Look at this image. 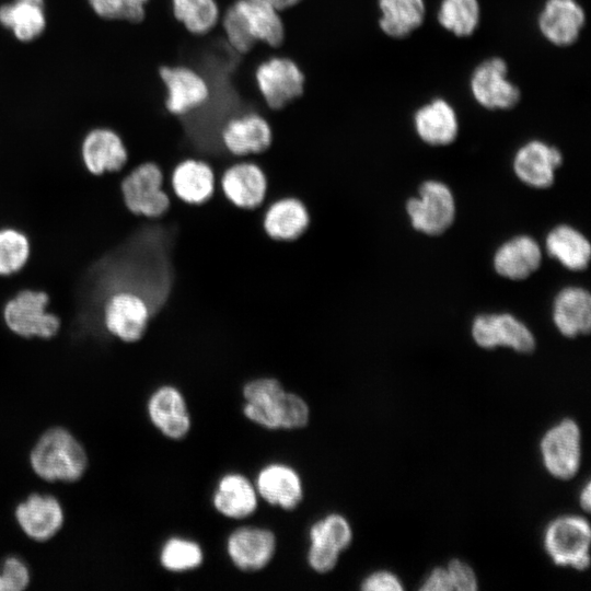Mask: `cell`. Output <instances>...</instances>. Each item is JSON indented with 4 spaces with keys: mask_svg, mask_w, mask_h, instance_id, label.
<instances>
[{
    "mask_svg": "<svg viewBox=\"0 0 591 591\" xmlns=\"http://www.w3.org/2000/svg\"><path fill=\"white\" fill-rule=\"evenodd\" d=\"M30 463L34 473L46 482L72 483L88 467V455L80 441L67 429L45 431L33 447Z\"/></svg>",
    "mask_w": 591,
    "mask_h": 591,
    "instance_id": "cell-1",
    "label": "cell"
},
{
    "mask_svg": "<svg viewBox=\"0 0 591 591\" xmlns=\"http://www.w3.org/2000/svg\"><path fill=\"white\" fill-rule=\"evenodd\" d=\"M163 172L157 162L138 163L120 182L126 208L137 216L160 218L170 208V198L163 189Z\"/></svg>",
    "mask_w": 591,
    "mask_h": 591,
    "instance_id": "cell-2",
    "label": "cell"
},
{
    "mask_svg": "<svg viewBox=\"0 0 591 591\" xmlns=\"http://www.w3.org/2000/svg\"><path fill=\"white\" fill-rule=\"evenodd\" d=\"M254 80L266 106L275 111L301 97L306 82L302 68L287 56H271L260 61Z\"/></svg>",
    "mask_w": 591,
    "mask_h": 591,
    "instance_id": "cell-3",
    "label": "cell"
},
{
    "mask_svg": "<svg viewBox=\"0 0 591 591\" xmlns=\"http://www.w3.org/2000/svg\"><path fill=\"white\" fill-rule=\"evenodd\" d=\"M49 298L43 290L23 289L7 301L3 318L8 328L24 338H51L60 327L57 315L47 310Z\"/></svg>",
    "mask_w": 591,
    "mask_h": 591,
    "instance_id": "cell-4",
    "label": "cell"
},
{
    "mask_svg": "<svg viewBox=\"0 0 591 591\" xmlns=\"http://www.w3.org/2000/svg\"><path fill=\"white\" fill-rule=\"evenodd\" d=\"M159 77L165 88V109L173 116H186L202 107L210 99L209 82L189 66H162Z\"/></svg>",
    "mask_w": 591,
    "mask_h": 591,
    "instance_id": "cell-5",
    "label": "cell"
},
{
    "mask_svg": "<svg viewBox=\"0 0 591 591\" xmlns=\"http://www.w3.org/2000/svg\"><path fill=\"white\" fill-rule=\"evenodd\" d=\"M406 210L414 229L428 235H439L453 223L455 202L445 184L427 181L419 187V197L407 201Z\"/></svg>",
    "mask_w": 591,
    "mask_h": 591,
    "instance_id": "cell-6",
    "label": "cell"
},
{
    "mask_svg": "<svg viewBox=\"0 0 591 591\" xmlns=\"http://www.w3.org/2000/svg\"><path fill=\"white\" fill-rule=\"evenodd\" d=\"M152 316L147 301L131 291H119L103 306V324L107 333L123 343H138L147 333Z\"/></svg>",
    "mask_w": 591,
    "mask_h": 591,
    "instance_id": "cell-7",
    "label": "cell"
},
{
    "mask_svg": "<svg viewBox=\"0 0 591 591\" xmlns=\"http://www.w3.org/2000/svg\"><path fill=\"white\" fill-rule=\"evenodd\" d=\"M545 547L557 565H570L579 570L589 566L590 526L580 517H561L545 532Z\"/></svg>",
    "mask_w": 591,
    "mask_h": 591,
    "instance_id": "cell-8",
    "label": "cell"
},
{
    "mask_svg": "<svg viewBox=\"0 0 591 591\" xmlns=\"http://www.w3.org/2000/svg\"><path fill=\"white\" fill-rule=\"evenodd\" d=\"M80 157L88 172L102 175L123 170L128 162V149L117 129L95 126L82 136Z\"/></svg>",
    "mask_w": 591,
    "mask_h": 591,
    "instance_id": "cell-9",
    "label": "cell"
},
{
    "mask_svg": "<svg viewBox=\"0 0 591 591\" xmlns=\"http://www.w3.org/2000/svg\"><path fill=\"white\" fill-rule=\"evenodd\" d=\"M508 67L499 57L479 63L471 78L476 102L488 109H509L520 101V90L507 79Z\"/></svg>",
    "mask_w": 591,
    "mask_h": 591,
    "instance_id": "cell-10",
    "label": "cell"
},
{
    "mask_svg": "<svg viewBox=\"0 0 591 591\" xmlns=\"http://www.w3.org/2000/svg\"><path fill=\"white\" fill-rule=\"evenodd\" d=\"M472 336L478 346L486 349L507 346L529 354L535 347L530 329L508 313L478 315L472 325Z\"/></svg>",
    "mask_w": 591,
    "mask_h": 591,
    "instance_id": "cell-11",
    "label": "cell"
},
{
    "mask_svg": "<svg viewBox=\"0 0 591 591\" xmlns=\"http://www.w3.org/2000/svg\"><path fill=\"white\" fill-rule=\"evenodd\" d=\"M543 461L548 472L558 478L572 477L580 464V430L571 419L549 429L542 439Z\"/></svg>",
    "mask_w": 591,
    "mask_h": 591,
    "instance_id": "cell-12",
    "label": "cell"
},
{
    "mask_svg": "<svg viewBox=\"0 0 591 591\" xmlns=\"http://www.w3.org/2000/svg\"><path fill=\"white\" fill-rule=\"evenodd\" d=\"M223 147L237 157L266 151L273 141L269 121L259 113L246 112L228 119L221 128Z\"/></svg>",
    "mask_w": 591,
    "mask_h": 591,
    "instance_id": "cell-13",
    "label": "cell"
},
{
    "mask_svg": "<svg viewBox=\"0 0 591 591\" xmlns=\"http://www.w3.org/2000/svg\"><path fill=\"white\" fill-rule=\"evenodd\" d=\"M277 547L275 534L264 528L241 526L227 540V553L242 571H258L273 559Z\"/></svg>",
    "mask_w": 591,
    "mask_h": 591,
    "instance_id": "cell-14",
    "label": "cell"
},
{
    "mask_svg": "<svg viewBox=\"0 0 591 591\" xmlns=\"http://www.w3.org/2000/svg\"><path fill=\"white\" fill-rule=\"evenodd\" d=\"M23 533L37 542L48 541L62 528L65 512L60 501L50 495L32 494L14 511Z\"/></svg>",
    "mask_w": 591,
    "mask_h": 591,
    "instance_id": "cell-15",
    "label": "cell"
},
{
    "mask_svg": "<svg viewBox=\"0 0 591 591\" xmlns=\"http://www.w3.org/2000/svg\"><path fill=\"white\" fill-rule=\"evenodd\" d=\"M147 410L153 426L173 440L185 438L192 427L186 401L172 385L158 387L149 397Z\"/></svg>",
    "mask_w": 591,
    "mask_h": 591,
    "instance_id": "cell-16",
    "label": "cell"
},
{
    "mask_svg": "<svg viewBox=\"0 0 591 591\" xmlns=\"http://www.w3.org/2000/svg\"><path fill=\"white\" fill-rule=\"evenodd\" d=\"M231 7L255 44L262 43L271 48L283 44L286 27L280 10L262 0H235Z\"/></svg>",
    "mask_w": 591,
    "mask_h": 591,
    "instance_id": "cell-17",
    "label": "cell"
},
{
    "mask_svg": "<svg viewBox=\"0 0 591 591\" xmlns=\"http://www.w3.org/2000/svg\"><path fill=\"white\" fill-rule=\"evenodd\" d=\"M584 22V11L576 0H547L538 16L543 36L560 47L578 39Z\"/></svg>",
    "mask_w": 591,
    "mask_h": 591,
    "instance_id": "cell-18",
    "label": "cell"
},
{
    "mask_svg": "<svg viewBox=\"0 0 591 591\" xmlns=\"http://www.w3.org/2000/svg\"><path fill=\"white\" fill-rule=\"evenodd\" d=\"M561 162V153L556 147L533 140L519 149L513 159V170L526 185L547 188L554 183L555 170Z\"/></svg>",
    "mask_w": 591,
    "mask_h": 591,
    "instance_id": "cell-19",
    "label": "cell"
},
{
    "mask_svg": "<svg viewBox=\"0 0 591 591\" xmlns=\"http://www.w3.org/2000/svg\"><path fill=\"white\" fill-rule=\"evenodd\" d=\"M255 488L266 502L288 511L296 509L303 499L300 475L282 463L264 466L257 474Z\"/></svg>",
    "mask_w": 591,
    "mask_h": 591,
    "instance_id": "cell-20",
    "label": "cell"
},
{
    "mask_svg": "<svg viewBox=\"0 0 591 591\" xmlns=\"http://www.w3.org/2000/svg\"><path fill=\"white\" fill-rule=\"evenodd\" d=\"M225 197L241 208H255L262 204L267 181L262 169L252 162H240L230 166L222 176Z\"/></svg>",
    "mask_w": 591,
    "mask_h": 591,
    "instance_id": "cell-21",
    "label": "cell"
},
{
    "mask_svg": "<svg viewBox=\"0 0 591 591\" xmlns=\"http://www.w3.org/2000/svg\"><path fill=\"white\" fill-rule=\"evenodd\" d=\"M258 494L255 485L239 473L223 475L212 496L215 509L230 519H244L257 509Z\"/></svg>",
    "mask_w": 591,
    "mask_h": 591,
    "instance_id": "cell-22",
    "label": "cell"
},
{
    "mask_svg": "<svg viewBox=\"0 0 591 591\" xmlns=\"http://www.w3.org/2000/svg\"><path fill=\"white\" fill-rule=\"evenodd\" d=\"M542 252L538 244L528 235L515 236L503 243L494 256L496 271L511 280H522L541 265Z\"/></svg>",
    "mask_w": 591,
    "mask_h": 591,
    "instance_id": "cell-23",
    "label": "cell"
},
{
    "mask_svg": "<svg viewBox=\"0 0 591 591\" xmlns=\"http://www.w3.org/2000/svg\"><path fill=\"white\" fill-rule=\"evenodd\" d=\"M553 321L566 337L588 334L591 328V297L580 287H567L554 301Z\"/></svg>",
    "mask_w": 591,
    "mask_h": 591,
    "instance_id": "cell-24",
    "label": "cell"
},
{
    "mask_svg": "<svg viewBox=\"0 0 591 591\" xmlns=\"http://www.w3.org/2000/svg\"><path fill=\"white\" fill-rule=\"evenodd\" d=\"M414 124L419 138L430 146L450 144L459 131L456 114L442 99L421 106L415 114Z\"/></svg>",
    "mask_w": 591,
    "mask_h": 591,
    "instance_id": "cell-25",
    "label": "cell"
},
{
    "mask_svg": "<svg viewBox=\"0 0 591 591\" xmlns=\"http://www.w3.org/2000/svg\"><path fill=\"white\" fill-rule=\"evenodd\" d=\"M0 25L22 43L37 39L47 26L45 0H12L1 4Z\"/></svg>",
    "mask_w": 591,
    "mask_h": 591,
    "instance_id": "cell-26",
    "label": "cell"
},
{
    "mask_svg": "<svg viewBox=\"0 0 591 591\" xmlns=\"http://www.w3.org/2000/svg\"><path fill=\"white\" fill-rule=\"evenodd\" d=\"M283 391L281 383L273 378L247 382L243 387L245 417L266 429H278L277 406Z\"/></svg>",
    "mask_w": 591,
    "mask_h": 591,
    "instance_id": "cell-27",
    "label": "cell"
},
{
    "mask_svg": "<svg viewBox=\"0 0 591 591\" xmlns=\"http://www.w3.org/2000/svg\"><path fill=\"white\" fill-rule=\"evenodd\" d=\"M172 187L175 195L188 204H202L215 189L213 171L201 160L187 159L179 162L172 173Z\"/></svg>",
    "mask_w": 591,
    "mask_h": 591,
    "instance_id": "cell-28",
    "label": "cell"
},
{
    "mask_svg": "<svg viewBox=\"0 0 591 591\" xmlns=\"http://www.w3.org/2000/svg\"><path fill=\"white\" fill-rule=\"evenodd\" d=\"M546 250L564 267L579 271L588 267L591 246L587 237L576 229L560 224L546 237Z\"/></svg>",
    "mask_w": 591,
    "mask_h": 591,
    "instance_id": "cell-29",
    "label": "cell"
},
{
    "mask_svg": "<svg viewBox=\"0 0 591 591\" xmlns=\"http://www.w3.org/2000/svg\"><path fill=\"white\" fill-rule=\"evenodd\" d=\"M309 221L308 210L300 200L282 198L268 208L264 218V228L270 237L290 241L304 232Z\"/></svg>",
    "mask_w": 591,
    "mask_h": 591,
    "instance_id": "cell-30",
    "label": "cell"
},
{
    "mask_svg": "<svg viewBox=\"0 0 591 591\" xmlns=\"http://www.w3.org/2000/svg\"><path fill=\"white\" fill-rule=\"evenodd\" d=\"M378 4L380 28L390 37L404 38L424 22V0H379Z\"/></svg>",
    "mask_w": 591,
    "mask_h": 591,
    "instance_id": "cell-31",
    "label": "cell"
},
{
    "mask_svg": "<svg viewBox=\"0 0 591 591\" xmlns=\"http://www.w3.org/2000/svg\"><path fill=\"white\" fill-rule=\"evenodd\" d=\"M171 10L174 19L196 36L211 32L221 19L217 0H171Z\"/></svg>",
    "mask_w": 591,
    "mask_h": 591,
    "instance_id": "cell-32",
    "label": "cell"
},
{
    "mask_svg": "<svg viewBox=\"0 0 591 591\" xmlns=\"http://www.w3.org/2000/svg\"><path fill=\"white\" fill-rule=\"evenodd\" d=\"M477 0H442L438 21L442 27L459 37L472 35L479 22Z\"/></svg>",
    "mask_w": 591,
    "mask_h": 591,
    "instance_id": "cell-33",
    "label": "cell"
},
{
    "mask_svg": "<svg viewBox=\"0 0 591 591\" xmlns=\"http://www.w3.org/2000/svg\"><path fill=\"white\" fill-rule=\"evenodd\" d=\"M160 563L172 572L196 569L202 564L204 553L200 545L183 537H171L162 546Z\"/></svg>",
    "mask_w": 591,
    "mask_h": 591,
    "instance_id": "cell-34",
    "label": "cell"
},
{
    "mask_svg": "<svg viewBox=\"0 0 591 591\" xmlns=\"http://www.w3.org/2000/svg\"><path fill=\"white\" fill-rule=\"evenodd\" d=\"M30 253L31 245L25 233L11 227L0 229V276L21 270Z\"/></svg>",
    "mask_w": 591,
    "mask_h": 591,
    "instance_id": "cell-35",
    "label": "cell"
},
{
    "mask_svg": "<svg viewBox=\"0 0 591 591\" xmlns=\"http://www.w3.org/2000/svg\"><path fill=\"white\" fill-rule=\"evenodd\" d=\"M309 537L322 541L341 552L349 546L352 533L348 521L343 515L331 513L311 525Z\"/></svg>",
    "mask_w": 591,
    "mask_h": 591,
    "instance_id": "cell-36",
    "label": "cell"
},
{
    "mask_svg": "<svg viewBox=\"0 0 591 591\" xmlns=\"http://www.w3.org/2000/svg\"><path fill=\"white\" fill-rule=\"evenodd\" d=\"M92 11L104 20L139 23L146 16V5L132 0H88Z\"/></svg>",
    "mask_w": 591,
    "mask_h": 591,
    "instance_id": "cell-37",
    "label": "cell"
},
{
    "mask_svg": "<svg viewBox=\"0 0 591 591\" xmlns=\"http://www.w3.org/2000/svg\"><path fill=\"white\" fill-rule=\"evenodd\" d=\"M310 419V409L306 402L298 394L287 392L280 395L277 406L278 429H301Z\"/></svg>",
    "mask_w": 591,
    "mask_h": 591,
    "instance_id": "cell-38",
    "label": "cell"
},
{
    "mask_svg": "<svg viewBox=\"0 0 591 591\" xmlns=\"http://www.w3.org/2000/svg\"><path fill=\"white\" fill-rule=\"evenodd\" d=\"M3 591H22L31 582L27 565L16 556H9L0 568Z\"/></svg>",
    "mask_w": 591,
    "mask_h": 591,
    "instance_id": "cell-39",
    "label": "cell"
},
{
    "mask_svg": "<svg viewBox=\"0 0 591 591\" xmlns=\"http://www.w3.org/2000/svg\"><path fill=\"white\" fill-rule=\"evenodd\" d=\"M339 552L329 547L310 544L308 564L318 573L329 572L337 565Z\"/></svg>",
    "mask_w": 591,
    "mask_h": 591,
    "instance_id": "cell-40",
    "label": "cell"
},
{
    "mask_svg": "<svg viewBox=\"0 0 591 591\" xmlns=\"http://www.w3.org/2000/svg\"><path fill=\"white\" fill-rule=\"evenodd\" d=\"M452 590L474 591L477 589V580L472 568L461 560L454 559L448 566Z\"/></svg>",
    "mask_w": 591,
    "mask_h": 591,
    "instance_id": "cell-41",
    "label": "cell"
},
{
    "mask_svg": "<svg viewBox=\"0 0 591 591\" xmlns=\"http://www.w3.org/2000/svg\"><path fill=\"white\" fill-rule=\"evenodd\" d=\"M364 591H401L399 580L387 571H378L366 578L361 584Z\"/></svg>",
    "mask_w": 591,
    "mask_h": 591,
    "instance_id": "cell-42",
    "label": "cell"
},
{
    "mask_svg": "<svg viewBox=\"0 0 591 591\" xmlns=\"http://www.w3.org/2000/svg\"><path fill=\"white\" fill-rule=\"evenodd\" d=\"M421 591H450L452 590L447 569L436 568L420 588Z\"/></svg>",
    "mask_w": 591,
    "mask_h": 591,
    "instance_id": "cell-43",
    "label": "cell"
},
{
    "mask_svg": "<svg viewBox=\"0 0 591 591\" xmlns=\"http://www.w3.org/2000/svg\"><path fill=\"white\" fill-rule=\"evenodd\" d=\"M268 2L280 11L292 8L296 4H299L302 0H262Z\"/></svg>",
    "mask_w": 591,
    "mask_h": 591,
    "instance_id": "cell-44",
    "label": "cell"
},
{
    "mask_svg": "<svg viewBox=\"0 0 591 591\" xmlns=\"http://www.w3.org/2000/svg\"><path fill=\"white\" fill-rule=\"evenodd\" d=\"M590 497H591V485L590 483H588L580 495V505L587 512L590 511V506H591Z\"/></svg>",
    "mask_w": 591,
    "mask_h": 591,
    "instance_id": "cell-45",
    "label": "cell"
},
{
    "mask_svg": "<svg viewBox=\"0 0 591 591\" xmlns=\"http://www.w3.org/2000/svg\"><path fill=\"white\" fill-rule=\"evenodd\" d=\"M132 1H135V2H137L139 4H142V5H146L149 2V0H132Z\"/></svg>",
    "mask_w": 591,
    "mask_h": 591,
    "instance_id": "cell-46",
    "label": "cell"
},
{
    "mask_svg": "<svg viewBox=\"0 0 591 591\" xmlns=\"http://www.w3.org/2000/svg\"><path fill=\"white\" fill-rule=\"evenodd\" d=\"M0 591H3V590H2L1 577H0Z\"/></svg>",
    "mask_w": 591,
    "mask_h": 591,
    "instance_id": "cell-47",
    "label": "cell"
}]
</instances>
